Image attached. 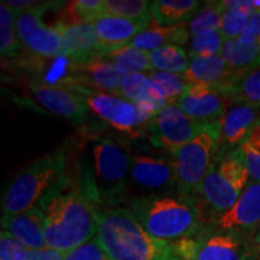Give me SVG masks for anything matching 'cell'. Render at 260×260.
Listing matches in <instances>:
<instances>
[{
  "label": "cell",
  "instance_id": "obj_1",
  "mask_svg": "<svg viewBox=\"0 0 260 260\" xmlns=\"http://www.w3.org/2000/svg\"><path fill=\"white\" fill-rule=\"evenodd\" d=\"M94 200L61 178L37 205L44 213L46 247L69 252L94 239L99 228Z\"/></svg>",
  "mask_w": 260,
  "mask_h": 260
},
{
  "label": "cell",
  "instance_id": "obj_2",
  "mask_svg": "<svg viewBox=\"0 0 260 260\" xmlns=\"http://www.w3.org/2000/svg\"><path fill=\"white\" fill-rule=\"evenodd\" d=\"M95 237L110 260H178L172 243L149 235L130 210L99 212Z\"/></svg>",
  "mask_w": 260,
  "mask_h": 260
},
{
  "label": "cell",
  "instance_id": "obj_3",
  "mask_svg": "<svg viewBox=\"0 0 260 260\" xmlns=\"http://www.w3.org/2000/svg\"><path fill=\"white\" fill-rule=\"evenodd\" d=\"M130 211L149 235L169 242L199 236L205 222L199 201L183 195L138 198Z\"/></svg>",
  "mask_w": 260,
  "mask_h": 260
},
{
  "label": "cell",
  "instance_id": "obj_4",
  "mask_svg": "<svg viewBox=\"0 0 260 260\" xmlns=\"http://www.w3.org/2000/svg\"><path fill=\"white\" fill-rule=\"evenodd\" d=\"M68 155L64 149H57L35 159L10 182L2 200V219L27 212L63 178Z\"/></svg>",
  "mask_w": 260,
  "mask_h": 260
},
{
  "label": "cell",
  "instance_id": "obj_5",
  "mask_svg": "<svg viewBox=\"0 0 260 260\" xmlns=\"http://www.w3.org/2000/svg\"><path fill=\"white\" fill-rule=\"evenodd\" d=\"M248 178L249 172L237 149L217 158L197 189L204 216L205 210L222 216L232 209L246 189Z\"/></svg>",
  "mask_w": 260,
  "mask_h": 260
},
{
  "label": "cell",
  "instance_id": "obj_6",
  "mask_svg": "<svg viewBox=\"0 0 260 260\" xmlns=\"http://www.w3.org/2000/svg\"><path fill=\"white\" fill-rule=\"evenodd\" d=\"M222 141V121L205 124L195 138L174 154L177 189L183 197H191L217 160Z\"/></svg>",
  "mask_w": 260,
  "mask_h": 260
},
{
  "label": "cell",
  "instance_id": "obj_7",
  "mask_svg": "<svg viewBox=\"0 0 260 260\" xmlns=\"http://www.w3.org/2000/svg\"><path fill=\"white\" fill-rule=\"evenodd\" d=\"M95 193L104 199L121 197L129 184L132 157L111 140H92Z\"/></svg>",
  "mask_w": 260,
  "mask_h": 260
},
{
  "label": "cell",
  "instance_id": "obj_8",
  "mask_svg": "<svg viewBox=\"0 0 260 260\" xmlns=\"http://www.w3.org/2000/svg\"><path fill=\"white\" fill-rule=\"evenodd\" d=\"M57 3H41L25 11L15 12L16 30L21 45L32 56L40 58L65 57L63 39L54 27L42 21V14Z\"/></svg>",
  "mask_w": 260,
  "mask_h": 260
},
{
  "label": "cell",
  "instance_id": "obj_9",
  "mask_svg": "<svg viewBox=\"0 0 260 260\" xmlns=\"http://www.w3.org/2000/svg\"><path fill=\"white\" fill-rule=\"evenodd\" d=\"M204 125L184 115L176 104H170L149 122L147 134L155 147L169 151L174 155L199 134Z\"/></svg>",
  "mask_w": 260,
  "mask_h": 260
},
{
  "label": "cell",
  "instance_id": "obj_10",
  "mask_svg": "<svg viewBox=\"0 0 260 260\" xmlns=\"http://www.w3.org/2000/svg\"><path fill=\"white\" fill-rule=\"evenodd\" d=\"M228 95V84H190L176 105L193 121L209 124L220 122L224 117Z\"/></svg>",
  "mask_w": 260,
  "mask_h": 260
},
{
  "label": "cell",
  "instance_id": "obj_11",
  "mask_svg": "<svg viewBox=\"0 0 260 260\" xmlns=\"http://www.w3.org/2000/svg\"><path fill=\"white\" fill-rule=\"evenodd\" d=\"M82 95L88 104L89 109L109 123L112 128L121 133H125L132 138H140L138 132V110L134 103L128 102L124 98L111 95V94L94 92L79 86H71Z\"/></svg>",
  "mask_w": 260,
  "mask_h": 260
},
{
  "label": "cell",
  "instance_id": "obj_12",
  "mask_svg": "<svg viewBox=\"0 0 260 260\" xmlns=\"http://www.w3.org/2000/svg\"><path fill=\"white\" fill-rule=\"evenodd\" d=\"M129 184L135 189L149 193L148 197L161 195L177 186L174 159L133 155Z\"/></svg>",
  "mask_w": 260,
  "mask_h": 260
},
{
  "label": "cell",
  "instance_id": "obj_13",
  "mask_svg": "<svg viewBox=\"0 0 260 260\" xmlns=\"http://www.w3.org/2000/svg\"><path fill=\"white\" fill-rule=\"evenodd\" d=\"M29 88L38 103L53 113L63 117L75 125H82L88 117L89 106L86 99L63 86H54L39 81H30Z\"/></svg>",
  "mask_w": 260,
  "mask_h": 260
},
{
  "label": "cell",
  "instance_id": "obj_14",
  "mask_svg": "<svg viewBox=\"0 0 260 260\" xmlns=\"http://www.w3.org/2000/svg\"><path fill=\"white\" fill-rule=\"evenodd\" d=\"M260 226V182L252 181L240 195L235 205L218 217L216 228L218 232L236 235L254 234Z\"/></svg>",
  "mask_w": 260,
  "mask_h": 260
},
{
  "label": "cell",
  "instance_id": "obj_15",
  "mask_svg": "<svg viewBox=\"0 0 260 260\" xmlns=\"http://www.w3.org/2000/svg\"><path fill=\"white\" fill-rule=\"evenodd\" d=\"M75 74L61 82L68 86H79L82 88L121 96V83L123 76L113 65L102 57L83 64H71Z\"/></svg>",
  "mask_w": 260,
  "mask_h": 260
},
{
  "label": "cell",
  "instance_id": "obj_16",
  "mask_svg": "<svg viewBox=\"0 0 260 260\" xmlns=\"http://www.w3.org/2000/svg\"><path fill=\"white\" fill-rule=\"evenodd\" d=\"M54 28L63 39L65 57L71 64H83L103 54V48L98 39L94 24L87 22L57 21Z\"/></svg>",
  "mask_w": 260,
  "mask_h": 260
},
{
  "label": "cell",
  "instance_id": "obj_17",
  "mask_svg": "<svg viewBox=\"0 0 260 260\" xmlns=\"http://www.w3.org/2000/svg\"><path fill=\"white\" fill-rule=\"evenodd\" d=\"M148 25H151V21L126 19L110 15L104 16L94 22L103 53L128 46L140 32L148 28Z\"/></svg>",
  "mask_w": 260,
  "mask_h": 260
},
{
  "label": "cell",
  "instance_id": "obj_18",
  "mask_svg": "<svg viewBox=\"0 0 260 260\" xmlns=\"http://www.w3.org/2000/svg\"><path fill=\"white\" fill-rule=\"evenodd\" d=\"M195 260H252L248 245L233 233L200 234Z\"/></svg>",
  "mask_w": 260,
  "mask_h": 260
},
{
  "label": "cell",
  "instance_id": "obj_19",
  "mask_svg": "<svg viewBox=\"0 0 260 260\" xmlns=\"http://www.w3.org/2000/svg\"><path fill=\"white\" fill-rule=\"evenodd\" d=\"M247 71L230 67L220 54L212 57L190 58L184 77L190 84H230Z\"/></svg>",
  "mask_w": 260,
  "mask_h": 260
},
{
  "label": "cell",
  "instance_id": "obj_20",
  "mask_svg": "<svg viewBox=\"0 0 260 260\" xmlns=\"http://www.w3.org/2000/svg\"><path fill=\"white\" fill-rule=\"evenodd\" d=\"M2 228L4 232L15 236L29 251L46 248L44 213L38 206L18 216L2 219Z\"/></svg>",
  "mask_w": 260,
  "mask_h": 260
},
{
  "label": "cell",
  "instance_id": "obj_21",
  "mask_svg": "<svg viewBox=\"0 0 260 260\" xmlns=\"http://www.w3.org/2000/svg\"><path fill=\"white\" fill-rule=\"evenodd\" d=\"M259 107L240 104L230 109L222 118V142L226 146H240L247 139L258 121Z\"/></svg>",
  "mask_w": 260,
  "mask_h": 260
},
{
  "label": "cell",
  "instance_id": "obj_22",
  "mask_svg": "<svg viewBox=\"0 0 260 260\" xmlns=\"http://www.w3.org/2000/svg\"><path fill=\"white\" fill-rule=\"evenodd\" d=\"M189 38L190 35L187 24L162 27V25L153 23L145 31L140 32L138 37L130 42V46L149 53V52L162 46H168V45L183 46L189 40Z\"/></svg>",
  "mask_w": 260,
  "mask_h": 260
},
{
  "label": "cell",
  "instance_id": "obj_23",
  "mask_svg": "<svg viewBox=\"0 0 260 260\" xmlns=\"http://www.w3.org/2000/svg\"><path fill=\"white\" fill-rule=\"evenodd\" d=\"M201 3L197 0H155L152 5V18L162 27L186 24L200 11Z\"/></svg>",
  "mask_w": 260,
  "mask_h": 260
},
{
  "label": "cell",
  "instance_id": "obj_24",
  "mask_svg": "<svg viewBox=\"0 0 260 260\" xmlns=\"http://www.w3.org/2000/svg\"><path fill=\"white\" fill-rule=\"evenodd\" d=\"M99 57L110 61L123 76L153 71L151 63H149L147 52L136 50L130 45L118 48L116 51L105 52V53L100 54Z\"/></svg>",
  "mask_w": 260,
  "mask_h": 260
},
{
  "label": "cell",
  "instance_id": "obj_25",
  "mask_svg": "<svg viewBox=\"0 0 260 260\" xmlns=\"http://www.w3.org/2000/svg\"><path fill=\"white\" fill-rule=\"evenodd\" d=\"M220 56L236 70L249 71L260 68V46L258 42L247 45L237 39L225 41Z\"/></svg>",
  "mask_w": 260,
  "mask_h": 260
},
{
  "label": "cell",
  "instance_id": "obj_26",
  "mask_svg": "<svg viewBox=\"0 0 260 260\" xmlns=\"http://www.w3.org/2000/svg\"><path fill=\"white\" fill-rule=\"evenodd\" d=\"M228 95L237 104L260 107V68L247 71L228 84Z\"/></svg>",
  "mask_w": 260,
  "mask_h": 260
},
{
  "label": "cell",
  "instance_id": "obj_27",
  "mask_svg": "<svg viewBox=\"0 0 260 260\" xmlns=\"http://www.w3.org/2000/svg\"><path fill=\"white\" fill-rule=\"evenodd\" d=\"M148 57L152 69L159 73L184 74L190 63L186 51L174 45H168L149 52Z\"/></svg>",
  "mask_w": 260,
  "mask_h": 260
},
{
  "label": "cell",
  "instance_id": "obj_28",
  "mask_svg": "<svg viewBox=\"0 0 260 260\" xmlns=\"http://www.w3.org/2000/svg\"><path fill=\"white\" fill-rule=\"evenodd\" d=\"M21 42L18 40L16 30V16L3 0L0 3V53L3 59H11L18 54L21 50Z\"/></svg>",
  "mask_w": 260,
  "mask_h": 260
},
{
  "label": "cell",
  "instance_id": "obj_29",
  "mask_svg": "<svg viewBox=\"0 0 260 260\" xmlns=\"http://www.w3.org/2000/svg\"><path fill=\"white\" fill-rule=\"evenodd\" d=\"M222 2H209L195 15L189 23L188 31L191 38L206 31H219L222 28V17L224 14Z\"/></svg>",
  "mask_w": 260,
  "mask_h": 260
},
{
  "label": "cell",
  "instance_id": "obj_30",
  "mask_svg": "<svg viewBox=\"0 0 260 260\" xmlns=\"http://www.w3.org/2000/svg\"><path fill=\"white\" fill-rule=\"evenodd\" d=\"M152 5L148 0H104L107 15L126 19L151 21Z\"/></svg>",
  "mask_w": 260,
  "mask_h": 260
},
{
  "label": "cell",
  "instance_id": "obj_31",
  "mask_svg": "<svg viewBox=\"0 0 260 260\" xmlns=\"http://www.w3.org/2000/svg\"><path fill=\"white\" fill-rule=\"evenodd\" d=\"M148 76L162 89L170 104H176L178 99L186 93L188 87L190 86V83L186 80L183 74L152 71L151 74H148Z\"/></svg>",
  "mask_w": 260,
  "mask_h": 260
},
{
  "label": "cell",
  "instance_id": "obj_32",
  "mask_svg": "<svg viewBox=\"0 0 260 260\" xmlns=\"http://www.w3.org/2000/svg\"><path fill=\"white\" fill-rule=\"evenodd\" d=\"M225 40L220 31H206L191 38L188 48V56L194 57H212L220 54Z\"/></svg>",
  "mask_w": 260,
  "mask_h": 260
},
{
  "label": "cell",
  "instance_id": "obj_33",
  "mask_svg": "<svg viewBox=\"0 0 260 260\" xmlns=\"http://www.w3.org/2000/svg\"><path fill=\"white\" fill-rule=\"evenodd\" d=\"M151 84L152 81L147 74L125 75L121 83V95L132 103L146 102Z\"/></svg>",
  "mask_w": 260,
  "mask_h": 260
},
{
  "label": "cell",
  "instance_id": "obj_34",
  "mask_svg": "<svg viewBox=\"0 0 260 260\" xmlns=\"http://www.w3.org/2000/svg\"><path fill=\"white\" fill-rule=\"evenodd\" d=\"M71 6L77 22L92 23L107 15L104 0H75Z\"/></svg>",
  "mask_w": 260,
  "mask_h": 260
},
{
  "label": "cell",
  "instance_id": "obj_35",
  "mask_svg": "<svg viewBox=\"0 0 260 260\" xmlns=\"http://www.w3.org/2000/svg\"><path fill=\"white\" fill-rule=\"evenodd\" d=\"M249 16L243 15L241 12L236 11H224L222 17V28H220V34L224 40H236L241 37L245 30L247 24H248Z\"/></svg>",
  "mask_w": 260,
  "mask_h": 260
},
{
  "label": "cell",
  "instance_id": "obj_36",
  "mask_svg": "<svg viewBox=\"0 0 260 260\" xmlns=\"http://www.w3.org/2000/svg\"><path fill=\"white\" fill-rule=\"evenodd\" d=\"M64 260H110L96 237L67 253Z\"/></svg>",
  "mask_w": 260,
  "mask_h": 260
},
{
  "label": "cell",
  "instance_id": "obj_37",
  "mask_svg": "<svg viewBox=\"0 0 260 260\" xmlns=\"http://www.w3.org/2000/svg\"><path fill=\"white\" fill-rule=\"evenodd\" d=\"M28 249L11 234L3 230L0 234V260H25Z\"/></svg>",
  "mask_w": 260,
  "mask_h": 260
},
{
  "label": "cell",
  "instance_id": "obj_38",
  "mask_svg": "<svg viewBox=\"0 0 260 260\" xmlns=\"http://www.w3.org/2000/svg\"><path fill=\"white\" fill-rule=\"evenodd\" d=\"M237 152L249 172V177H252L253 181L260 182V153L253 151L246 141L239 146Z\"/></svg>",
  "mask_w": 260,
  "mask_h": 260
},
{
  "label": "cell",
  "instance_id": "obj_39",
  "mask_svg": "<svg viewBox=\"0 0 260 260\" xmlns=\"http://www.w3.org/2000/svg\"><path fill=\"white\" fill-rule=\"evenodd\" d=\"M172 248L178 260H195L197 259L199 240L195 237H184V239L172 241Z\"/></svg>",
  "mask_w": 260,
  "mask_h": 260
},
{
  "label": "cell",
  "instance_id": "obj_40",
  "mask_svg": "<svg viewBox=\"0 0 260 260\" xmlns=\"http://www.w3.org/2000/svg\"><path fill=\"white\" fill-rule=\"evenodd\" d=\"M260 38V10L249 18L248 24L237 40L242 44H254Z\"/></svg>",
  "mask_w": 260,
  "mask_h": 260
},
{
  "label": "cell",
  "instance_id": "obj_41",
  "mask_svg": "<svg viewBox=\"0 0 260 260\" xmlns=\"http://www.w3.org/2000/svg\"><path fill=\"white\" fill-rule=\"evenodd\" d=\"M222 5L225 11L241 12V14L249 16V17H252L256 12L253 2H249V0H224L222 2Z\"/></svg>",
  "mask_w": 260,
  "mask_h": 260
},
{
  "label": "cell",
  "instance_id": "obj_42",
  "mask_svg": "<svg viewBox=\"0 0 260 260\" xmlns=\"http://www.w3.org/2000/svg\"><path fill=\"white\" fill-rule=\"evenodd\" d=\"M67 253L68 252L48 248V247L38 249V251H29L28 249L27 259L25 260H64Z\"/></svg>",
  "mask_w": 260,
  "mask_h": 260
},
{
  "label": "cell",
  "instance_id": "obj_43",
  "mask_svg": "<svg viewBox=\"0 0 260 260\" xmlns=\"http://www.w3.org/2000/svg\"><path fill=\"white\" fill-rule=\"evenodd\" d=\"M249 252H251L252 260L260 258V226L256 229V232L253 234L252 243L248 246Z\"/></svg>",
  "mask_w": 260,
  "mask_h": 260
},
{
  "label": "cell",
  "instance_id": "obj_44",
  "mask_svg": "<svg viewBox=\"0 0 260 260\" xmlns=\"http://www.w3.org/2000/svg\"><path fill=\"white\" fill-rule=\"evenodd\" d=\"M253 5H254L256 11H259V10H260V0H253Z\"/></svg>",
  "mask_w": 260,
  "mask_h": 260
},
{
  "label": "cell",
  "instance_id": "obj_45",
  "mask_svg": "<svg viewBox=\"0 0 260 260\" xmlns=\"http://www.w3.org/2000/svg\"><path fill=\"white\" fill-rule=\"evenodd\" d=\"M256 42H258V44H259V46H260V38L258 39V41H256Z\"/></svg>",
  "mask_w": 260,
  "mask_h": 260
},
{
  "label": "cell",
  "instance_id": "obj_46",
  "mask_svg": "<svg viewBox=\"0 0 260 260\" xmlns=\"http://www.w3.org/2000/svg\"><path fill=\"white\" fill-rule=\"evenodd\" d=\"M255 260H260V258L259 259H255Z\"/></svg>",
  "mask_w": 260,
  "mask_h": 260
}]
</instances>
